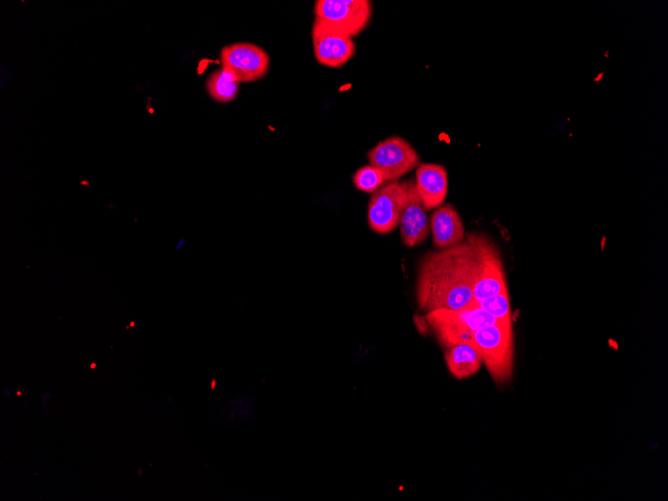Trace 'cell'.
Listing matches in <instances>:
<instances>
[{
    "instance_id": "obj_17",
    "label": "cell",
    "mask_w": 668,
    "mask_h": 501,
    "mask_svg": "<svg viewBox=\"0 0 668 501\" xmlns=\"http://www.w3.org/2000/svg\"><path fill=\"white\" fill-rule=\"evenodd\" d=\"M255 397L251 395H239L229 400L222 407V412L229 419L251 420L254 416Z\"/></svg>"
},
{
    "instance_id": "obj_16",
    "label": "cell",
    "mask_w": 668,
    "mask_h": 501,
    "mask_svg": "<svg viewBox=\"0 0 668 501\" xmlns=\"http://www.w3.org/2000/svg\"><path fill=\"white\" fill-rule=\"evenodd\" d=\"M479 307L502 323H512L508 291L477 302Z\"/></svg>"
},
{
    "instance_id": "obj_15",
    "label": "cell",
    "mask_w": 668,
    "mask_h": 501,
    "mask_svg": "<svg viewBox=\"0 0 668 501\" xmlns=\"http://www.w3.org/2000/svg\"><path fill=\"white\" fill-rule=\"evenodd\" d=\"M352 178L353 184L358 190L371 194L386 183L383 173L372 165L360 167Z\"/></svg>"
},
{
    "instance_id": "obj_10",
    "label": "cell",
    "mask_w": 668,
    "mask_h": 501,
    "mask_svg": "<svg viewBox=\"0 0 668 501\" xmlns=\"http://www.w3.org/2000/svg\"><path fill=\"white\" fill-rule=\"evenodd\" d=\"M399 228L402 242L407 247L419 245L428 236L430 224L427 210L413 179H409L407 201L400 216Z\"/></svg>"
},
{
    "instance_id": "obj_13",
    "label": "cell",
    "mask_w": 668,
    "mask_h": 501,
    "mask_svg": "<svg viewBox=\"0 0 668 501\" xmlns=\"http://www.w3.org/2000/svg\"><path fill=\"white\" fill-rule=\"evenodd\" d=\"M450 373L463 379L474 375L481 367V358L472 342L448 347L444 354Z\"/></svg>"
},
{
    "instance_id": "obj_14",
    "label": "cell",
    "mask_w": 668,
    "mask_h": 501,
    "mask_svg": "<svg viewBox=\"0 0 668 501\" xmlns=\"http://www.w3.org/2000/svg\"><path fill=\"white\" fill-rule=\"evenodd\" d=\"M206 89L212 99L227 103L235 99L239 91V82L224 69L212 72L206 80Z\"/></svg>"
},
{
    "instance_id": "obj_7",
    "label": "cell",
    "mask_w": 668,
    "mask_h": 501,
    "mask_svg": "<svg viewBox=\"0 0 668 501\" xmlns=\"http://www.w3.org/2000/svg\"><path fill=\"white\" fill-rule=\"evenodd\" d=\"M367 158L370 165L383 173L386 182L399 180L421 163L416 150L400 136L380 141L368 151Z\"/></svg>"
},
{
    "instance_id": "obj_2",
    "label": "cell",
    "mask_w": 668,
    "mask_h": 501,
    "mask_svg": "<svg viewBox=\"0 0 668 501\" xmlns=\"http://www.w3.org/2000/svg\"><path fill=\"white\" fill-rule=\"evenodd\" d=\"M426 322L442 347L472 341L473 333L499 323L477 302L459 309H437L427 312Z\"/></svg>"
},
{
    "instance_id": "obj_6",
    "label": "cell",
    "mask_w": 668,
    "mask_h": 501,
    "mask_svg": "<svg viewBox=\"0 0 668 501\" xmlns=\"http://www.w3.org/2000/svg\"><path fill=\"white\" fill-rule=\"evenodd\" d=\"M408 186L409 180H396L372 193L367 208V221L372 231L387 234L399 225L407 201Z\"/></svg>"
},
{
    "instance_id": "obj_4",
    "label": "cell",
    "mask_w": 668,
    "mask_h": 501,
    "mask_svg": "<svg viewBox=\"0 0 668 501\" xmlns=\"http://www.w3.org/2000/svg\"><path fill=\"white\" fill-rule=\"evenodd\" d=\"M474 250L473 300L483 299L508 291L500 251L485 234L469 233Z\"/></svg>"
},
{
    "instance_id": "obj_11",
    "label": "cell",
    "mask_w": 668,
    "mask_h": 501,
    "mask_svg": "<svg viewBox=\"0 0 668 501\" xmlns=\"http://www.w3.org/2000/svg\"><path fill=\"white\" fill-rule=\"evenodd\" d=\"M415 186L425 209L442 205L448 191L447 171L434 163H420L415 169Z\"/></svg>"
},
{
    "instance_id": "obj_8",
    "label": "cell",
    "mask_w": 668,
    "mask_h": 501,
    "mask_svg": "<svg viewBox=\"0 0 668 501\" xmlns=\"http://www.w3.org/2000/svg\"><path fill=\"white\" fill-rule=\"evenodd\" d=\"M222 69L231 73L240 82H253L264 77L270 67L268 53L250 42H237L220 51Z\"/></svg>"
},
{
    "instance_id": "obj_1",
    "label": "cell",
    "mask_w": 668,
    "mask_h": 501,
    "mask_svg": "<svg viewBox=\"0 0 668 501\" xmlns=\"http://www.w3.org/2000/svg\"><path fill=\"white\" fill-rule=\"evenodd\" d=\"M470 234L460 243L425 253L418 264L416 299L421 310L459 309L475 302Z\"/></svg>"
},
{
    "instance_id": "obj_5",
    "label": "cell",
    "mask_w": 668,
    "mask_h": 501,
    "mask_svg": "<svg viewBox=\"0 0 668 501\" xmlns=\"http://www.w3.org/2000/svg\"><path fill=\"white\" fill-rule=\"evenodd\" d=\"M314 13L333 30L352 38L368 25L372 4L369 0H317Z\"/></svg>"
},
{
    "instance_id": "obj_3",
    "label": "cell",
    "mask_w": 668,
    "mask_h": 501,
    "mask_svg": "<svg viewBox=\"0 0 668 501\" xmlns=\"http://www.w3.org/2000/svg\"><path fill=\"white\" fill-rule=\"evenodd\" d=\"M471 342L494 381L503 383L511 378L514 357L512 323L499 322L477 330Z\"/></svg>"
},
{
    "instance_id": "obj_9",
    "label": "cell",
    "mask_w": 668,
    "mask_h": 501,
    "mask_svg": "<svg viewBox=\"0 0 668 501\" xmlns=\"http://www.w3.org/2000/svg\"><path fill=\"white\" fill-rule=\"evenodd\" d=\"M313 51L318 63L330 68H340L355 54L352 38L345 36L315 17L311 29Z\"/></svg>"
},
{
    "instance_id": "obj_12",
    "label": "cell",
    "mask_w": 668,
    "mask_h": 501,
    "mask_svg": "<svg viewBox=\"0 0 668 501\" xmlns=\"http://www.w3.org/2000/svg\"><path fill=\"white\" fill-rule=\"evenodd\" d=\"M432 241L437 248H446L464 240V224L457 210L450 204H442L430 218Z\"/></svg>"
}]
</instances>
